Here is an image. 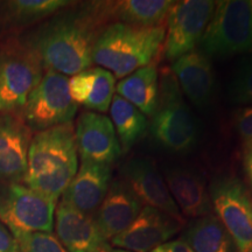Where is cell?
Segmentation results:
<instances>
[{
    "mask_svg": "<svg viewBox=\"0 0 252 252\" xmlns=\"http://www.w3.org/2000/svg\"><path fill=\"white\" fill-rule=\"evenodd\" d=\"M215 216L224 226L237 252H252V196L232 176H222L209 188Z\"/></svg>",
    "mask_w": 252,
    "mask_h": 252,
    "instance_id": "9",
    "label": "cell"
},
{
    "mask_svg": "<svg viewBox=\"0 0 252 252\" xmlns=\"http://www.w3.org/2000/svg\"><path fill=\"white\" fill-rule=\"evenodd\" d=\"M244 163H245V168H247L249 179H250V181L252 184V145L245 146Z\"/></svg>",
    "mask_w": 252,
    "mask_h": 252,
    "instance_id": "32",
    "label": "cell"
},
{
    "mask_svg": "<svg viewBox=\"0 0 252 252\" xmlns=\"http://www.w3.org/2000/svg\"><path fill=\"white\" fill-rule=\"evenodd\" d=\"M143 208L144 204L125 181L111 182L102 204L94 215L103 238L109 242L122 234L137 219Z\"/></svg>",
    "mask_w": 252,
    "mask_h": 252,
    "instance_id": "15",
    "label": "cell"
},
{
    "mask_svg": "<svg viewBox=\"0 0 252 252\" xmlns=\"http://www.w3.org/2000/svg\"><path fill=\"white\" fill-rule=\"evenodd\" d=\"M104 24L93 2L48 21L30 41L45 70L76 75L93 64V49Z\"/></svg>",
    "mask_w": 252,
    "mask_h": 252,
    "instance_id": "1",
    "label": "cell"
},
{
    "mask_svg": "<svg viewBox=\"0 0 252 252\" xmlns=\"http://www.w3.org/2000/svg\"><path fill=\"white\" fill-rule=\"evenodd\" d=\"M228 94L232 103L252 105V55L245 56L236 65Z\"/></svg>",
    "mask_w": 252,
    "mask_h": 252,
    "instance_id": "26",
    "label": "cell"
},
{
    "mask_svg": "<svg viewBox=\"0 0 252 252\" xmlns=\"http://www.w3.org/2000/svg\"><path fill=\"white\" fill-rule=\"evenodd\" d=\"M43 70L39 54L28 42H0V113L20 112Z\"/></svg>",
    "mask_w": 252,
    "mask_h": 252,
    "instance_id": "5",
    "label": "cell"
},
{
    "mask_svg": "<svg viewBox=\"0 0 252 252\" xmlns=\"http://www.w3.org/2000/svg\"><path fill=\"white\" fill-rule=\"evenodd\" d=\"M172 71L180 89L194 105L204 108L209 104L215 81L213 65L208 56L195 49L173 62Z\"/></svg>",
    "mask_w": 252,
    "mask_h": 252,
    "instance_id": "20",
    "label": "cell"
},
{
    "mask_svg": "<svg viewBox=\"0 0 252 252\" xmlns=\"http://www.w3.org/2000/svg\"><path fill=\"white\" fill-rule=\"evenodd\" d=\"M56 237L68 252H94L104 242L94 215L61 200L56 208Z\"/></svg>",
    "mask_w": 252,
    "mask_h": 252,
    "instance_id": "19",
    "label": "cell"
},
{
    "mask_svg": "<svg viewBox=\"0 0 252 252\" xmlns=\"http://www.w3.org/2000/svg\"><path fill=\"white\" fill-rule=\"evenodd\" d=\"M56 202L18 182L0 181V220L11 231L52 232Z\"/></svg>",
    "mask_w": 252,
    "mask_h": 252,
    "instance_id": "8",
    "label": "cell"
},
{
    "mask_svg": "<svg viewBox=\"0 0 252 252\" xmlns=\"http://www.w3.org/2000/svg\"><path fill=\"white\" fill-rule=\"evenodd\" d=\"M165 182L182 216L198 219L213 213L209 189L196 171L185 166L165 169Z\"/></svg>",
    "mask_w": 252,
    "mask_h": 252,
    "instance_id": "17",
    "label": "cell"
},
{
    "mask_svg": "<svg viewBox=\"0 0 252 252\" xmlns=\"http://www.w3.org/2000/svg\"><path fill=\"white\" fill-rule=\"evenodd\" d=\"M251 15H252V1H251Z\"/></svg>",
    "mask_w": 252,
    "mask_h": 252,
    "instance_id": "34",
    "label": "cell"
},
{
    "mask_svg": "<svg viewBox=\"0 0 252 252\" xmlns=\"http://www.w3.org/2000/svg\"><path fill=\"white\" fill-rule=\"evenodd\" d=\"M70 4L65 0H14L5 2L2 24L9 28H21L35 24Z\"/></svg>",
    "mask_w": 252,
    "mask_h": 252,
    "instance_id": "24",
    "label": "cell"
},
{
    "mask_svg": "<svg viewBox=\"0 0 252 252\" xmlns=\"http://www.w3.org/2000/svg\"><path fill=\"white\" fill-rule=\"evenodd\" d=\"M0 252H19L17 239L1 220H0Z\"/></svg>",
    "mask_w": 252,
    "mask_h": 252,
    "instance_id": "30",
    "label": "cell"
},
{
    "mask_svg": "<svg viewBox=\"0 0 252 252\" xmlns=\"http://www.w3.org/2000/svg\"><path fill=\"white\" fill-rule=\"evenodd\" d=\"M94 80V68L86 69L69 78V93L77 104L86 103Z\"/></svg>",
    "mask_w": 252,
    "mask_h": 252,
    "instance_id": "28",
    "label": "cell"
},
{
    "mask_svg": "<svg viewBox=\"0 0 252 252\" xmlns=\"http://www.w3.org/2000/svg\"><path fill=\"white\" fill-rule=\"evenodd\" d=\"M235 126L245 146L252 145V106L241 109L236 112Z\"/></svg>",
    "mask_w": 252,
    "mask_h": 252,
    "instance_id": "29",
    "label": "cell"
},
{
    "mask_svg": "<svg viewBox=\"0 0 252 252\" xmlns=\"http://www.w3.org/2000/svg\"><path fill=\"white\" fill-rule=\"evenodd\" d=\"M77 153L71 123L37 132L28 151L25 185L58 202L76 175Z\"/></svg>",
    "mask_w": 252,
    "mask_h": 252,
    "instance_id": "2",
    "label": "cell"
},
{
    "mask_svg": "<svg viewBox=\"0 0 252 252\" xmlns=\"http://www.w3.org/2000/svg\"><path fill=\"white\" fill-rule=\"evenodd\" d=\"M68 84L65 75L46 70L20 111L32 132L37 133L71 123L78 104L71 98Z\"/></svg>",
    "mask_w": 252,
    "mask_h": 252,
    "instance_id": "7",
    "label": "cell"
},
{
    "mask_svg": "<svg viewBox=\"0 0 252 252\" xmlns=\"http://www.w3.org/2000/svg\"><path fill=\"white\" fill-rule=\"evenodd\" d=\"M181 238L194 252H237V248L215 214L194 219Z\"/></svg>",
    "mask_w": 252,
    "mask_h": 252,
    "instance_id": "22",
    "label": "cell"
},
{
    "mask_svg": "<svg viewBox=\"0 0 252 252\" xmlns=\"http://www.w3.org/2000/svg\"><path fill=\"white\" fill-rule=\"evenodd\" d=\"M151 252H194L191 248L186 243V242L181 237L174 241L166 242L159 247L153 249Z\"/></svg>",
    "mask_w": 252,
    "mask_h": 252,
    "instance_id": "31",
    "label": "cell"
},
{
    "mask_svg": "<svg viewBox=\"0 0 252 252\" xmlns=\"http://www.w3.org/2000/svg\"><path fill=\"white\" fill-rule=\"evenodd\" d=\"M186 222L173 219L156 208L144 206L139 215L110 244L131 252H151L178 234Z\"/></svg>",
    "mask_w": 252,
    "mask_h": 252,
    "instance_id": "11",
    "label": "cell"
},
{
    "mask_svg": "<svg viewBox=\"0 0 252 252\" xmlns=\"http://www.w3.org/2000/svg\"><path fill=\"white\" fill-rule=\"evenodd\" d=\"M111 184V167L81 160L76 175L62 194V201L80 212L94 215Z\"/></svg>",
    "mask_w": 252,
    "mask_h": 252,
    "instance_id": "16",
    "label": "cell"
},
{
    "mask_svg": "<svg viewBox=\"0 0 252 252\" xmlns=\"http://www.w3.org/2000/svg\"><path fill=\"white\" fill-rule=\"evenodd\" d=\"M75 139L81 160L110 166L122 154L111 119L102 113H81L76 122Z\"/></svg>",
    "mask_w": 252,
    "mask_h": 252,
    "instance_id": "12",
    "label": "cell"
},
{
    "mask_svg": "<svg viewBox=\"0 0 252 252\" xmlns=\"http://www.w3.org/2000/svg\"><path fill=\"white\" fill-rule=\"evenodd\" d=\"M200 46L208 58H230L252 52L251 1H217Z\"/></svg>",
    "mask_w": 252,
    "mask_h": 252,
    "instance_id": "6",
    "label": "cell"
},
{
    "mask_svg": "<svg viewBox=\"0 0 252 252\" xmlns=\"http://www.w3.org/2000/svg\"><path fill=\"white\" fill-rule=\"evenodd\" d=\"M109 110L122 152H128L146 133L149 128L147 117L118 94L113 96Z\"/></svg>",
    "mask_w": 252,
    "mask_h": 252,
    "instance_id": "23",
    "label": "cell"
},
{
    "mask_svg": "<svg viewBox=\"0 0 252 252\" xmlns=\"http://www.w3.org/2000/svg\"><path fill=\"white\" fill-rule=\"evenodd\" d=\"M32 138L20 112L0 113V181L24 182Z\"/></svg>",
    "mask_w": 252,
    "mask_h": 252,
    "instance_id": "13",
    "label": "cell"
},
{
    "mask_svg": "<svg viewBox=\"0 0 252 252\" xmlns=\"http://www.w3.org/2000/svg\"><path fill=\"white\" fill-rule=\"evenodd\" d=\"M149 126L153 140L169 152H188L197 143V122L182 98L171 68H162L159 74L158 105Z\"/></svg>",
    "mask_w": 252,
    "mask_h": 252,
    "instance_id": "4",
    "label": "cell"
},
{
    "mask_svg": "<svg viewBox=\"0 0 252 252\" xmlns=\"http://www.w3.org/2000/svg\"><path fill=\"white\" fill-rule=\"evenodd\" d=\"M123 172L124 181L144 206L156 208L168 214L173 219L186 222L171 196L162 175L151 160L146 158H133L126 162Z\"/></svg>",
    "mask_w": 252,
    "mask_h": 252,
    "instance_id": "14",
    "label": "cell"
},
{
    "mask_svg": "<svg viewBox=\"0 0 252 252\" xmlns=\"http://www.w3.org/2000/svg\"><path fill=\"white\" fill-rule=\"evenodd\" d=\"M116 91L146 117H152L159 94V71L156 63H150L122 78L116 86Z\"/></svg>",
    "mask_w": 252,
    "mask_h": 252,
    "instance_id": "21",
    "label": "cell"
},
{
    "mask_svg": "<svg viewBox=\"0 0 252 252\" xmlns=\"http://www.w3.org/2000/svg\"><path fill=\"white\" fill-rule=\"evenodd\" d=\"M115 84L116 78L111 72L104 68L94 67L93 84L84 106L97 113L108 111L115 96Z\"/></svg>",
    "mask_w": 252,
    "mask_h": 252,
    "instance_id": "25",
    "label": "cell"
},
{
    "mask_svg": "<svg viewBox=\"0 0 252 252\" xmlns=\"http://www.w3.org/2000/svg\"><path fill=\"white\" fill-rule=\"evenodd\" d=\"M165 26L137 27L108 25L100 32L93 49V62L122 80L152 63L165 40Z\"/></svg>",
    "mask_w": 252,
    "mask_h": 252,
    "instance_id": "3",
    "label": "cell"
},
{
    "mask_svg": "<svg viewBox=\"0 0 252 252\" xmlns=\"http://www.w3.org/2000/svg\"><path fill=\"white\" fill-rule=\"evenodd\" d=\"M174 1L169 0H121L93 2L102 23L137 27H161Z\"/></svg>",
    "mask_w": 252,
    "mask_h": 252,
    "instance_id": "18",
    "label": "cell"
},
{
    "mask_svg": "<svg viewBox=\"0 0 252 252\" xmlns=\"http://www.w3.org/2000/svg\"><path fill=\"white\" fill-rule=\"evenodd\" d=\"M11 232L17 239L19 252H68L52 232Z\"/></svg>",
    "mask_w": 252,
    "mask_h": 252,
    "instance_id": "27",
    "label": "cell"
},
{
    "mask_svg": "<svg viewBox=\"0 0 252 252\" xmlns=\"http://www.w3.org/2000/svg\"><path fill=\"white\" fill-rule=\"evenodd\" d=\"M94 252H131V251L124 250V249H119V248H113L109 242H104V243L100 245V247Z\"/></svg>",
    "mask_w": 252,
    "mask_h": 252,
    "instance_id": "33",
    "label": "cell"
},
{
    "mask_svg": "<svg viewBox=\"0 0 252 252\" xmlns=\"http://www.w3.org/2000/svg\"><path fill=\"white\" fill-rule=\"evenodd\" d=\"M215 4L216 1L212 0L174 1L166 20L163 40L167 61L173 63L195 50L212 18Z\"/></svg>",
    "mask_w": 252,
    "mask_h": 252,
    "instance_id": "10",
    "label": "cell"
}]
</instances>
